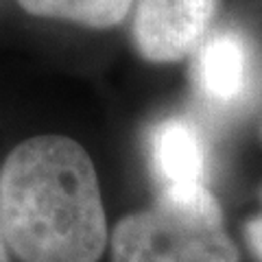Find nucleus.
<instances>
[{
    "label": "nucleus",
    "mask_w": 262,
    "mask_h": 262,
    "mask_svg": "<svg viewBox=\"0 0 262 262\" xmlns=\"http://www.w3.org/2000/svg\"><path fill=\"white\" fill-rule=\"evenodd\" d=\"M5 238L22 262H98L110 232L94 164L77 140L35 136L0 170Z\"/></svg>",
    "instance_id": "f257e3e1"
},
{
    "label": "nucleus",
    "mask_w": 262,
    "mask_h": 262,
    "mask_svg": "<svg viewBox=\"0 0 262 262\" xmlns=\"http://www.w3.org/2000/svg\"><path fill=\"white\" fill-rule=\"evenodd\" d=\"M112 262H241L208 186L160 190L112 229Z\"/></svg>",
    "instance_id": "f03ea898"
},
{
    "label": "nucleus",
    "mask_w": 262,
    "mask_h": 262,
    "mask_svg": "<svg viewBox=\"0 0 262 262\" xmlns=\"http://www.w3.org/2000/svg\"><path fill=\"white\" fill-rule=\"evenodd\" d=\"M219 0H136L134 44L146 61L175 63L210 33Z\"/></svg>",
    "instance_id": "7ed1b4c3"
},
{
    "label": "nucleus",
    "mask_w": 262,
    "mask_h": 262,
    "mask_svg": "<svg viewBox=\"0 0 262 262\" xmlns=\"http://www.w3.org/2000/svg\"><path fill=\"white\" fill-rule=\"evenodd\" d=\"M192 55V83L201 98L225 107L247 94L251 79L249 44L236 31L208 33Z\"/></svg>",
    "instance_id": "20e7f679"
},
{
    "label": "nucleus",
    "mask_w": 262,
    "mask_h": 262,
    "mask_svg": "<svg viewBox=\"0 0 262 262\" xmlns=\"http://www.w3.org/2000/svg\"><path fill=\"white\" fill-rule=\"evenodd\" d=\"M146 153L160 190L208 186V146L190 120H160L149 134Z\"/></svg>",
    "instance_id": "39448f33"
},
{
    "label": "nucleus",
    "mask_w": 262,
    "mask_h": 262,
    "mask_svg": "<svg viewBox=\"0 0 262 262\" xmlns=\"http://www.w3.org/2000/svg\"><path fill=\"white\" fill-rule=\"evenodd\" d=\"M136 0H18L22 11L35 18L61 20L88 29H112L134 9Z\"/></svg>",
    "instance_id": "423d86ee"
},
{
    "label": "nucleus",
    "mask_w": 262,
    "mask_h": 262,
    "mask_svg": "<svg viewBox=\"0 0 262 262\" xmlns=\"http://www.w3.org/2000/svg\"><path fill=\"white\" fill-rule=\"evenodd\" d=\"M245 243L256 262H262V210L245 223Z\"/></svg>",
    "instance_id": "0eeeda50"
},
{
    "label": "nucleus",
    "mask_w": 262,
    "mask_h": 262,
    "mask_svg": "<svg viewBox=\"0 0 262 262\" xmlns=\"http://www.w3.org/2000/svg\"><path fill=\"white\" fill-rule=\"evenodd\" d=\"M0 262H11L9 260V245H7L5 229H3V219H0Z\"/></svg>",
    "instance_id": "6e6552de"
}]
</instances>
